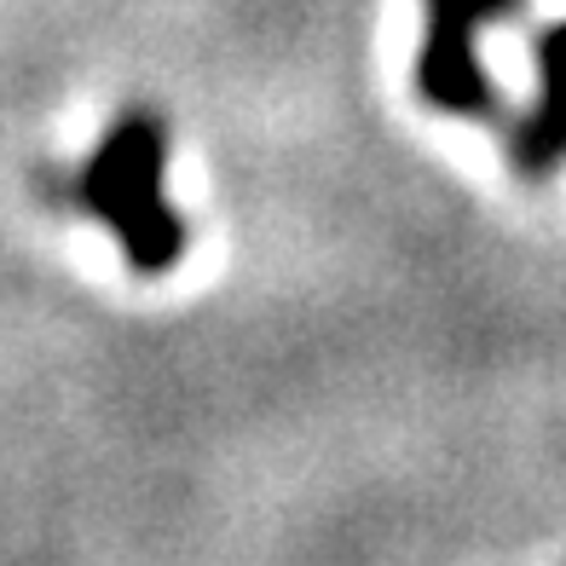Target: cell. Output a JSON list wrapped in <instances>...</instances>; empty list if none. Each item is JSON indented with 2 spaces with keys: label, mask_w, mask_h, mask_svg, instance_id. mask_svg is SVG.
Masks as SVG:
<instances>
[{
  "label": "cell",
  "mask_w": 566,
  "mask_h": 566,
  "mask_svg": "<svg viewBox=\"0 0 566 566\" xmlns=\"http://www.w3.org/2000/svg\"><path fill=\"white\" fill-rule=\"evenodd\" d=\"M163 168H168V127L157 111H122L98 145L87 150L82 168L46 174L41 186L59 209H75L98 220L116 238L122 261L139 277H163L186 261L191 226L174 214L163 197Z\"/></svg>",
  "instance_id": "cell-1"
},
{
  "label": "cell",
  "mask_w": 566,
  "mask_h": 566,
  "mask_svg": "<svg viewBox=\"0 0 566 566\" xmlns=\"http://www.w3.org/2000/svg\"><path fill=\"white\" fill-rule=\"evenodd\" d=\"M526 0H422V46H417V98L440 116H497V87L480 64V35L509 23Z\"/></svg>",
  "instance_id": "cell-2"
},
{
  "label": "cell",
  "mask_w": 566,
  "mask_h": 566,
  "mask_svg": "<svg viewBox=\"0 0 566 566\" xmlns=\"http://www.w3.org/2000/svg\"><path fill=\"white\" fill-rule=\"evenodd\" d=\"M532 64H537V98L532 111L509 127V168L544 186L566 168V18L537 30L532 41Z\"/></svg>",
  "instance_id": "cell-3"
}]
</instances>
